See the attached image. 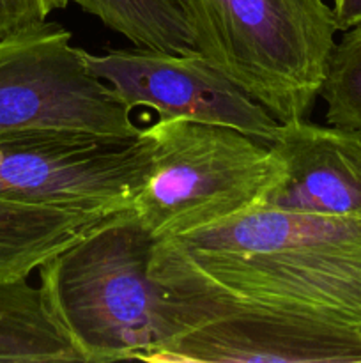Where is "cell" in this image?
<instances>
[{"instance_id": "6da1fadb", "label": "cell", "mask_w": 361, "mask_h": 363, "mask_svg": "<svg viewBox=\"0 0 361 363\" xmlns=\"http://www.w3.org/2000/svg\"><path fill=\"white\" fill-rule=\"evenodd\" d=\"M151 275L173 296L361 328V218L248 209L156 241Z\"/></svg>"}, {"instance_id": "7a4b0ae2", "label": "cell", "mask_w": 361, "mask_h": 363, "mask_svg": "<svg viewBox=\"0 0 361 363\" xmlns=\"http://www.w3.org/2000/svg\"><path fill=\"white\" fill-rule=\"evenodd\" d=\"M154 243L127 208L98 220L39 268L42 303L81 362H145L193 325L195 305L152 279Z\"/></svg>"}, {"instance_id": "3957f363", "label": "cell", "mask_w": 361, "mask_h": 363, "mask_svg": "<svg viewBox=\"0 0 361 363\" xmlns=\"http://www.w3.org/2000/svg\"><path fill=\"white\" fill-rule=\"evenodd\" d=\"M193 50L280 124L308 119L336 45L324 0H176Z\"/></svg>"}, {"instance_id": "277c9868", "label": "cell", "mask_w": 361, "mask_h": 363, "mask_svg": "<svg viewBox=\"0 0 361 363\" xmlns=\"http://www.w3.org/2000/svg\"><path fill=\"white\" fill-rule=\"evenodd\" d=\"M145 130L151 169L131 208L156 241L258 208L278 176L269 145L234 128L158 119Z\"/></svg>"}, {"instance_id": "5b68a950", "label": "cell", "mask_w": 361, "mask_h": 363, "mask_svg": "<svg viewBox=\"0 0 361 363\" xmlns=\"http://www.w3.org/2000/svg\"><path fill=\"white\" fill-rule=\"evenodd\" d=\"M20 131L134 138L144 128L92 73L71 32L45 20L0 39V135Z\"/></svg>"}, {"instance_id": "8992f818", "label": "cell", "mask_w": 361, "mask_h": 363, "mask_svg": "<svg viewBox=\"0 0 361 363\" xmlns=\"http://www.w3.org/2000/svg\"><path fill=\"white\" fill-rule=\"evenodd\" d=\"M152 138L71 131L0 135V199L112 215L133 206L149 169Z\"/></svg>"}, {"instance_id": "52a82bcc", "label": "cell", "mask_w": 361, "mask_h": 363, "mask_svg": "<svg viewBox=\"0 0 361 363\" xmlns=\"http://www.w3.org/2000/svg\"><path fill=\"white\" fill-rule=\"evenodd\" d=\"M193 325L152 351L159 363H361V328L271 308L184 298Z\"/></svg>"}, {"instance_id": "ba28073f", "label": "cell", "mask_w": 361, "mask_h": 363, "mask_svg": "<svg viewBox=\"0 0 361 363\" xmlns=\"http://www.w3.org/2000/svg\"><path fill=\"white\" fill-rule=\"evenodd\" d=\"M94 74L105 80L127 110L151 108L159 119H183L239 130L273 142L280 123L200 53L147 48H81Z\"/></svg>"}, {"instance_id": "9c48e42d", "label": "cell", "mask_w": 361, "mask_h": 363, "mask_svg": "<svg viewBox=\"0 0 361 363\" xmlns=\"http://www.w3.org/2000/svg\"><path fill=\"white\" fill-rule=\"evenodd\" d=\"M268 145L278 176L258 208L361 218V130L290 121Z\"/></svg>"}, {"instance_id": "30bf717a", "label": "cell", "mask_w": 361, "mask_h": 363, "mask_svg": "<svg viewBox=\"0 0 361 363\" xmlns=\"http://www.w3.org/2000/svg\"><path fill=\"white\" fill-rule=\"evenodd\" d=\"M101 218L98 213L0 199V284L28 279Z\"/></svg>"}, {"instance_id": "8fae6325", "label": "cell", "mask_w": 361, "mask_h": 363, "mask_svg": "<svg viewBox=\"0 0 361 363\" xmlns=\"http://www.w3.org/2000/svg\"><path fill=\"white\" fill-rule=\"evenodd\" d=\"M0 362H81L28 279L0 284Z\"/></svg>"}, {"instance_id": "7c38bea8", "label": "cell", "mask_w": 361, "mask_h": 363, "mask_svg": "<svg viewBox=\"0 0 361 363\" xmlns=\"http://www.w3.org/2000/svg\"><path fill=\"white\" fill-rule=\"evenodd\" d=\"M98 18L105 27L124 35L137 48L191 53L193 41L176 0H71Z\"/></svg>"}, {"instance_id": "4fadbf2b", "label": "cell", "mask_w": 361, "mask_h": 363, "mask_svg": "<svg viewBox=\"0 0 361 363\" xmlns=\"http://www.w3.org/2000/svg\"><path fill=\"white\" fill-rule=\"evenodd\" d=\"M321 96L326 123L361 130V23L343 30L333 48Z\"/></svg>"}, {"instance_id": "5bb4252c", "label": "cell", "mask_w": 361, "mask_h": 363, "mask_svg": "<svg viewBox=\"0 0 361 363\" xmlns=\"http://www.w3.org/2000/svg\"><path fill=\"white\" fill-rule=\"evenodd\" d=\"M69 2L71 0H0V39L48 20L53 11L64 9Z\"/></svg>"}, {"instance_id": "9a60e30c", "label": "cell", "mask_w": 361, "mask_h": 363, "mask_svg": "<svg viewBox=\"0 0 361 363\" xmlns=\"http://www.w3.org/2000/svg\"><path fill=\"white\" fill-rule=\"evenodd\" d=\"M338 30H347L361 23V0H333Z\"/></svg>"}]
</instances>
